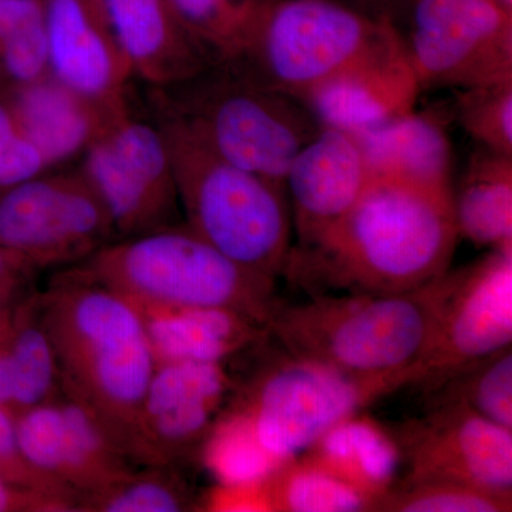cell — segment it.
<instances>
[{
    "mask_svg": "<svg viewBox=\"0 0 512 512\" xmlns=\"http://www.w3.org/2000/svg\"><path fill=\"white\" fill-rule=\"evenodd\" d=\"M410 373L355 376L288 353L266 363L229 402L279 463L301 456L326 433L386 394L410 386Z\"/></svg>",
    "mask_w": 512,
    "mask_h": 512,
    "instance_id": "8",
    "label": "cell"
},
{
    "mask_svg": "<svg viewBox=\"0 0 512 512\" xmlns=\"http://www.w3.org/2000/svg\"><path fill=\"white\" fill-rule=\"evenodd\" d=\"M421 92L394 28L384 42L320 84L302 103L320 127L359 136L416 109Z\"/></svg>",
    "mask_w": 512,
    "mask_h": 512,
    "instance_id": "17",
    "label": "cell"
},
{
    "mask_svg": "<svg viewBox=\"0 0 512 512\" xmlns=\"http://www.w3.org/2000/svg\"><path fill=\"white\" fill-rule=\"evenodd\" d=\"M200 453L220 485L264 483L281 466L256 439L247 417L231 404L212 427Z\"/></svg>",
    "mask_w": 512,
    "mask_h": 512,
    "instance_id": "29",
    "label": "cell"
},
{
    "mask_svg": "<svg viewBox=\"0 0 512 512\" xmlns=\"http://www.w3.org/2000/svg\"><path fill=\"white\" fill-rule=\"evenodd\" d=\"M370 181L359 141L322 127L293 157L285 177L298 247L316 244L359 200Z\"/></svg>",
    "mask_w": 512,
    "mask_h": 512,
    "instance_id": "18",
    "label": "cell"
},
{
    "mask_svg": "<svg viewBox=\"0 0 512 512\" xmlns=\"http://www.w3.org/2000/svg\"><path fill=\"white\" fill-rule=\"evenodd\" d=\"M29 268L32 266L18 255L0 248V320H2L3 306L18 288L19 272Z\"/></svg>",
    "mask_w": 512,
    "mask_h": 512,
    "instance_id": "39",
    "label": "cell"
},
{
    "mask_svg": "<svg viewBox=\"0 0 512 512\" xmlns=\"http://www.w3.org/2000/svg\"><path fill=\"white\" fill-rule=\"evenodd\" d=\"M76 268V266H74ZM39 301L60 390L100 421L128 457L156 357L136 306L79 268Z\"/></svg>",
    "mask_w": 512,
    "mask_h": 512,
    "instance_id": "2",
    "label": "cell"
},
{
    "mask_svg": "<svg viewBox=\"0 0 512 512\" xmlns=\"http://www.w3.org/2000/svg\"><path fill=\"white\" fill-rule=\"evenodd\" d=\"M13 376L8 348V323H0V406L12 410Z\"/></svg>",
    "mask_w": 512,
    "mask_h": 512,
    "instance_id": "40",
    "label": "cell"
},
{
    "mask_svg": "<svg viewBox=\"0 0 512 512\" xmlns=\"http://www.w3.org/2000/svg\"><path fill=\"white\" fill-rule=\"evenodd\" d=\"M3 511H69V508L53 498L0 478V512Z\"/></svg>",
    "mask_w": 512,
    "mask_h": 512,
    "instance_id": "37",
    "label": "cell"
},
{
    "mask_svg": "<svg viewBox=\"0 0 512 512\" xmlns=\"http://www.w3.org/2000/svg\"><path fill=\"white\" fill-rule=\"evenodd\" d=\"M444 274L413 291L276 302L266 330L291 355L355 376L412 373L429 340ZM412 386V384H410Z\"/></svg>",
    "mask_w": 512,
    "mask_h": 512,
    "instance_id": "3",
    "label": "cell"
},
{
    "mask_svg": "<svg viewBox=\"0 0 512 512\" xmlns=\"http://www.w3.org/2000/svg\"><path fill=\"white\" fill-rule=\"evenodd\" d=\"M303 454L365 495L369 511L393 487L402 460L392 434L362 412L340 421Z\"/></svg>",
    "mask_w": 512,
    "mask_h": 512,
    "instance_id": "23",
    "label": "cell"
},
{
    "mask_svg": "<svg viewBox=\"0 0 512 512\" xmlns=\"http://www.w3.org/2000/svg\"><path fill=\"white\" fill-rule=\"evenodd\" d=\"M8 348L13 376L12 412L18 416L53 399L60 389L55 349L43 325L37 299L19 313L13 328L8 325Z\"/></svg>",
    "mask_w": 512,
    "mask_h": 512,
    "instance_id": "26",
    "label": "cell"
},
{
    "mask_svg": "<svg viewBox=\"0 0 512 512\" xmlns=\"http://www.w3.org/2000/svg\"><path fill=\"white\" fill-rule=\"evenodd\" d=\"M0 60L5 73L19 87L50 76L49 46L43 15L0 43Z\"/></svg>",
    "mask_w": 512,
    "mask_h": 512,
    "instance_id": "33",
    "label": "cell"
},
{
    "mask_svg": "<svg viewBox=\"0 0 512 512\" xmlns=\"http://www.w3.org/2000/svg\"><path fill=\"white\" fill-rule=\"evenodd\" d=\"M147 473H127L100 490L84 495L77 510L99 512H180L198 510L187 485L164 471L150 467Z\"/></svg>",
    "mask_w": 512,
    "mask_h": 512,
    "instance_id": "30",
    "label": "cell"
},
{
    "mask_svg": "<svg viewBox=\"0 0 512 512\" xmlns=\"http://www.w3.org/2000/svg\"><path fill=\"white\" fill-rule=\"evenodd\" d=\"M154 94L156 110L212 153L284 188L293 157L322 128L301 100L259 82L235 60L208 63Z\"/></svg>",
    "mask_w": 512,
    "mask_h": 512,
    "instance_id": "5",
    "label": "cell"
},
{
    "mask_svg": "<svg viewBox=\"0 0 512 512\" xmlns=\"http://www.w3.org/2000/svg\"><path fill=\"white\" fill-rule=\"evenodd\" d=\"M50 77L106 113L126 109L134 72L96 0H42Z\"/></svg>",
    "mask_w": 512,
    "mask_h": 512,
    "instance_id": "16",
    "label": "cell"
},
{
    "mask_svg": "<svg viewBox=\"0 0 512 512\" xmlns=\"http://www.w3.org/2000/svg\"><path fill=\"white\" fill-rule=\"evenodd\" d=\"M113 241V222L82 171L33 178L0 198V248L32 268L77 265Z\"/></svg>",
    "mask_w": 512,
    "mask_h": 512,
    "instance_id": "11",
    "label": "cell"
},
{
    "mask_svg": "<svg viewBox=\"0 0 512 512\" xmlns=\"http://www.w3.org/2000/svg\"><path fill=\"white\" fill-rule=\"evenodd\" d=\"M451 198L460 237L488 251L512 252V157L478 148Z\"/></svg>",
    "mask_w": 512,
    "mask_h": 512,
    "instance_id": "24",
    "label": "cell"
},
{
    "mask_svg": "<svg viewBox=\"0 0 512 512\" xmlns=\"http://www.w3.org/2000/svg\"><path fill=\"white\" fill-rule=\"evenodd\" d=\"M271 512H363L369 500L345 481L301 454L265 480Z\"/></svg>",
    "mask_w": 512,
    "mask_h": 512,
    "instance_id": "25",
    "label": "cell"
},
{
    "mask_svg": "<svg viewBox=\"0 0 512 512\" xmlns=\"http://www.w3.org/2000/svg\"><path fill=\"white\" fill-rule=\"evenodd\" d=\"M264 483L217 484L207 497L202 498L201 507H205V511H271Z\"/></svg>",
    "mask_w": 512,
    "mask_h": 512,
    "instance_id": "36",
    "label": "cell"
},
{
    "mask_svg": "<svg viewBox=\"0 0 512 512\" xmlns=\"http://www.w3.org/2000/svg\"><path fill=\"white\" fill-rule=\"evenodd\" d=\"M76 268L134 306H191L241 313L268 325L275 284L242 268L188 225L117 239Z\"/></svg>",
    "mask_w": 512,
    "mask_h": 512,
    "instance_id": "6",
    "label": "cell"
},
{
    "mask_svg": "<svg viewBox=\"0 0 512 512\" xmlns=\"http://www.w3.org/2000/svg\"><path fill=\"white\" fill-rule=\"evenodd\" d=\"M42 15V0H0V43Z\"/></svg>",
    "mask_w": 512,
    "mask_h": 512,
    "instance_id": "38",
    "label": "cell"
},
{
    "mask_svg": "<svg viewBox=\"0 0 512 512\" xmlns=\"http://www.w3.org/2000/svg\"><path fill=\"white\" fill-rule=\"evenodd\" d=\"M407 478L447 480L512 493V430L458 404L431 406L396 437Z\"/></svg>",
    "mask_w": 512,
    "mask_h": 512,
    "instance_id": "15",
    "label": "cell"
},
{
    "mask_svg": "<svg viewBox=\"0 0 512 512\" xmlns=\"http://www.w3.org/2000/svg\"><path fill=\"white\" fill-rule=\"evenodd\" d=\"M49 167L42 151L22 133H16L0 156V188L28 183Z\"/></svg>",
    "mask_w": 512,
    "mask_h": 512,
    "instance_id": "35",
    "label": "cell"
},
{
    "mask_svg": "<svg viewBox=\"0 0 512 512\" xmlns=\"http://www.w3.org/2000/svg\"><path fill=\"white\" fill-rule=\"evenodd\" d=\"M234 393L224 363L156 366L131 439L128 458L168 467L200 451Z\"/></svg>",
    "mask_w": 512,
    "mask_h": 512,
    "instance_id": "13",
    "label": "cell"
},
{
    "mask_svg": "<svg viewBox=\"0 0 512 512\" xmlns=\"http://www.w3.org/2000/svg\"><path fill=\"white\" fill-rule=\"evenodd\" d=\"M394 32L336 0H266L247 46L234 59L259 82L303 100Z\"/></svg>",
    "mask_w": 512,
    "mask_h": 512,
    "instance_id": "7",
    "label": "cell"
},
{
    "mask_svg": "<svg viewBox=\"0 0 512 512\" xmlns=\"http://www.w3.org/2000/svg\"><path fill=\"white\" fill-rule=\"evenodd\" d=\"M427 393L431 406L458 404L512 430L511 346L460 367Z\"/></svg>",
    "mask_w": 512,
    "mask_h": 512,
    "instance_id": "28",
    "label": "cell"
},
{
    "mask_svg": "<svg viewBox=\"0 0 512 512\" xmlns=\"http://www.w3.org/2000/svg\"><path fill=\"white\" fill-rule=\"evenodd\" d=\"M134 76L154 89L194 76L208 60L175 18L168 0H96Z\"/></svg>",
    "mask_w": 512,
    "mask_h": 512,
    "instance_id": "19",
    "label": "cell"
},
{
    "mask_svg": "<svg viewBox=\"0 0 512 512\" xmlns=\"http://www.w3.org/2000/svg\"><path fill=\"white\" fill-rule=\"evenodd\" d=\"M453 191L370 178L316 244L292 248L284 274L308 288L389 295L446 274L458 238Z\"/></svg>",
    "mask_w": 512,
    "mask_h": 512,
    "instance_id": "1",
    "label": "cell"
},
{
    "mask_svg": "<svg viewBox=\"0 0 512 512\" xmlns=\"http://www.w3.org/2000/svg\"><path fill=\"white\" fill-rule=\"evenodd\" d=\"M154 121L167 144L188 227L275 284L292 249L285 188L218 157L174 117L156 110Z\"/></svg>",
    "mask_w": 512,
    "mask_h": 512,
    "instance_id": "4",
    "label": "cell"
},
{
    "mask_svg": "<svg viewBox=\"0 0 512 512\" xmlns=\"http://www.w3.org/2000/svg\"><path fill=\"white\" fill-rule=\"evenodd\" d=\"M451 116L478 148L512 157V80L454 90Z\"/></svg>",
    "mask_w": 512,
    "mask_h": 512,
    "instance_id": "32",
    "label": "cell"
},
{
    "mask_svg": "<svg viewBox=\"0 0 512 512\" xmlns=\"http://www.w3.org/2000/svg\"><path fill=\"white\" fill-rule=\"evenodd\" d=\"M82 173L103 202L117 239L170 225L180 208L173 165L156 121L117 111L86 150Z\"/></svg>",
    "mask_w": 512,
    "mask_h": 512,
    "instance_id": "10",
    "label": "cell"
},
{
    "mask_svg": "<svg viewBox=\"0 0 512 512\" xmlns=\"http://www.w3.org/2000/svg\"><path fill=\"white\" fill-rule=\"evenodd\" d=\"M157 365L224 363L268 336L265 326L241 313L191 306H136Z\"/></svg>",
    "mask_w": 512,
    "mask_h": 512,
    "instance_id": "21",
    "label": "cell"
},
{
    "mask_svg": "<svg viewBox=\"0 0 512 512\" xmlns=\"http://www.w3.org/2000/svg\"><path fill=\"white\" fill-rule=\"evenodd\" d=\"M512 493L447 480L406 478L373 504L370 512H510Z\"/></svg>",
    "mask_w": 512,
    "mask_h": 512,
    "instance_id": "31",
    "label": "cell"
},
{
    "mask_svg": "<svg viewBox=\"0 0 512 512\" xmlns=\"http://www.w3.org/2000/svg\"><path fill=\"white\" fill-rule=\"evenodd\" d=\"M399 33L421 90L512 80V15L488 0H406Z\"/></svg>",
    "mask_w": 512,
    "mask_h": 512,
    "instance_id": "9",
    "label": "cell"
},
{
    "mask_svg": "<svg viewBox=\"0 0 512 512\" xmlns=\"http://www.w3.org/2000/svg\"><path fill=\"white\" fill-rule=\"evenodd\" d=\"M208 62L234 60L247 46L266 0H168Z\"/></svg>",
    "mask_w": 512,
    "mask_h": 512,
    "instance_id": "27",
    "label": "cell"
},
{
    "mask_svg": "<svg viewBox=\"0 0 512 512\" xmlns=\"http://www.w3.org/2000/svg\"><path fill=\"white\" fill-rule=\"evenodd\" d=\"M20 451L29 466L73 508L84 495L130 473L119 444L92 412L66 394L16 416Z\"/></svg>",
    "mask_w": 512,
    "mask_h": 512,
    "instance_id": "14",
    "label": "cell"
},
{
    "mask_svg": "<svg viewBox=\"0 0 512 512\" xmlns=\"http://www.w3.org/2000/svg\"><path fill=\"white\" fill-rule=\"evenodd\" d=\"M488 2L493 3L497 8L503 9L504 12L512 15V0H488Z\"/></svg>",
    "mask_w": 512,
    "mask_h": 512,
    "instance_id": "42",
    "label": "cell"
},
{
    "mask_svg": "<svg viewBox=\"0 0 512 512\" xmlns=\"http://www.w3.org/2000/svg\"><path fill=\"white\" fill-rule=\"evenodd\" d=\"M16 133H18V127H16L12 109L0 104V156H2L5 148L9 146Z\"/></svg>",
    "mask_w": 512,
    "mask_h": 512,
    "instance_id": "41",
    "label": "cell"
},
{
    "mask_svg": "<svg viewBox=\"0 0 512 512\" xmlns=\"http://www.w3.org/2000/svg\"><path fill=\"white\" fill-rule=\"evenodd\" d=\"M0 478L26 490L46 495L73 510V505L45 478L29 466L20 451L16 434V416L8 407L0 406Z\"/></svg>",
    "mask_w": 512,
    "mask_h": 512,
    "instance_id": "34",
    "label": "cell"
},
{
    "mask_svg": "<svg viewBox=\"0 0 512 512\" xmlns=\"http://www.w3.org/2000/svg\"><path fill=\"white\" fill-rule=\"evenodd\" d=\"M10 109L19 133L42 151L49 167L86 151L114 114L97 109L50 76L19 87Z\"/></svg>",
    "mask_w": 512,
    "mask_h": 512,
    "instance_id": "22",
    "label": "cell"
},
{
    "mask_svg": "<svg viewBox=\"0 0 512 512\" xmlns=\"http://www.w3.org/2000/svg\"><path fill=\"white\" fill-rule=\"evenodd\" d=\"M512 342V252L483 258L444 274L426 348L413 365L412 386L433 389L460 367Z\"/></svg>",
    "mask_w": 512,
    "mask_h": 512,
    "instance_id": "12",
    "label": "cell"
},
{
    "mask_svg": "<svg viewBox=\"0 0 512 512\" xmlns=\"http://www.w3.org/2000/svg\"><path fill=\"white\" fill-rule=\"evenodd\" d=\"M443 114L414 109L355 136L370 178L453 191V147Z\"/></svg>",
    "mask_w": 512,
    "mask_h": 512,
    "instance_id": "20",
    "label": "cell"
}]
</instances>
